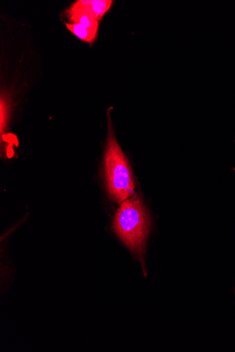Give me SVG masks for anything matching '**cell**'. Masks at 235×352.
I'll list each match as a JSON object with an SVG mask.
<instances>
[{
	"label": "cell",
	"instance_id": "277c9868",
	"mask_svg": "<svg viewBox=\"0 0 235 352\" xmlns=\"http://www.w3.org/2000/svg\"><path fill=\"white\" fill-rule=\"evenodd\" d=\"M80 2L98 21L110 10L114 3L111 0H80Z\"/></svg>",
	"mask_w": 235,
	"mask_h": 352
},
{
	"label": "cell",
	"instance_id": "5b68a950",
	"mask_svg": "<svg viewBox=\"0 0 235 352\" xmlns=\"http://www.w3.org/2000/svg\"><path fill=\"white\" fill-rule=\"evenodd\" d=\"M65 25L73 34L85 42L92 43L96 37L97 33H95V32H93L81 25L67 23Z\"/></svg>",
	"mask_w": 235,
	"mask_h": 352
},
{
	"label": "cell",
	"instance_id": "6da1fadb",
	"mask_svg": "<svg viewBox=\"0 0 235 352\" xmlns=\"http://www.w3.org/2000/svg\"><path fill=\"white\" fill-rule=\"evenodd\" d=\"M114 229L130 250L143 255L150 232V220L139 196L132 197L122 203L115 215Z\"/></svg>",
	"mask_w": 235,
	"mask_h": 352
},
{
	"label": "cell",
	"instance_id": "7a4b0ae2",
	"mask_svg": "<svg viewBox=\"0 0 235 352\" xmlns=\"http://www.w3.org/2000/svg\"><path fill=\"white\" fill-rule=\"evenodd\" d=\"M108 127L105 157L107 188L114 201L123 203L134 195L135 182L127 159L116 139L110 118Z\"/></svg>",
	"mask_w": 235,
	"mask_h": 352
},
{
	"label": "cell",
	"instance_id": "3957f363",
	"mask_svg": "<svg viewBox=\"0 0 235 352\" xmlns=\"http://www.w3.org/2000/svg\"><path fill=\"white\" fill-rule=\"evenodd\" d=\"M70 21L75 24L83 27L97 33L99 21L95 20L85 8L79 1L74 3L67 12Z\"/></svg>",
	"mask_w": 235,
	"mask_h": 352
},
{
	"label": "cell",
	"instance_id": "8992f818",
	"mask_svg": "<svg viewBox=\"0 0 235 352\" xmlns=\"http://www.w3.org/2000/svg\"><path fill=\"white\" fill-rule=\"evenodd\" d=\"M8 106L6 101L1 100V134L4 133L6 129L7 118H8Z\"/></svg>",
	"mask_w": 235,
	"mask_h": 352
}]
</instances>
